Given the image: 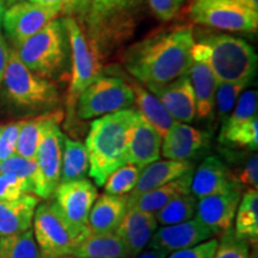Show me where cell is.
<instances>
[{"label": "cell", "mask_w": 258, "mask_h": 258, "mask_svg": "<svg viewBox=\"0 0 258 258\" xmlns=\"http://www.w3.org/2000/svg\"><path fill=\"white\" fill-rule=\"evenodd\" d=\"M194 35L189 27H173L151 35L127 51L124 66L151 91L189 74Z\"/></svg>", "instance_id": "obj_1"}, {"label": "cell", "mask_w": 258, "mask_h": 258, "mask_svg": "<svg viewBox=\"0 0 258 258\" xmlns=\"http://www.w3.org/2000/svg\"><path fill=\"white\" fill-rule=\"evenodd\" d=\"M139 111L124 109L96 118L85 141L89 156V177L96 186L128 163V147Z\"/></svg>", "instance_id": "obj_2"}, {"label": "cell", "mask_w": 258, "mask_h": 258, "mask_svg": "<svg viewBox=\"0 0 258 258\" xmlns=\"http://www.w3.org/2000/svg\"><path fill=\"white\" fill-rule=\"evenodd\" d=\"M192 61L209 66L218 83H251L257 71V55L247 42L230 35H212L194 43Z\"/></svg>", "instance_id": "obj_3"}, {"label": "cell", "mask_w": 258, "mask_h": 258, "mask_svg": "<svg viewBox=\"0 0 258 258\" xmlns=\"http://www.w3.org/2000/svg\"><path fill=\"white\" fill-rule=\"evenodd\" d=\"M32 225L42 258L72 256L74 247L90 233L89 227H80L67 220L54 200L38 203Z\"/></svg>", "instance_id": "obj_4"}, {"label": "cell", "mask_w": 258, "mask_h": 258, "mask_svg": "<svg viewBox=\"0 0 258 258\" xmlns=\"http://www.w3.org/2000/svg\"><path fill=\"white\" fill-rule=\"evenodd\" d=\"M3 82L8 98L19 108L40 110L59 102L56 86L31 72L19 59L16 49L9 50Z\"/></svg>", "instance_id": "obj_5"}, {"label": "cell", "mask_w": 258, "mask_h": 258, "mask_svg": "<svg viewBox=\"0 0 258 258\" xmlns=\"http://www.w3.org/2000/svg\"><path fill=\"white\" fill-rule=\"evenodd\" d=\"M64 30L72 48V79L67 92L69 116L76 111L77 102L84 90L101 77V53L95 44L85 36L78 22L72 17L62 21Z\"/></svg>", "instance_id": "obj_6"}, {"label": "cell", "mask_w": 258, "mask_h": 258, "mask_svg": "<svg viewBox=\"0 0 258 258\" xmlns=\"http://www.w3.org/2000/svg\"><path fill=\"white\" fill-rule=\"evenodd\" d=\"M63 30L61 21L50 22L16 49L19 59L31 72L51 78L61 70L66 57Z\"/></svg>", "instance_id": "obj_7"}, {"label": "cell", "mask_w": 258, "mask_h": 258, "mask_svg": "<svg viewBox=\"0 0 258 258\" xmlns=\"http://www.w3.org/2000/svg\"><path fill=\"white\" fill-rule=\"evenodd\" d=\"M63 112H50L42 127L36 151V160L40 175V191L37 198L49 200L60 183L61 160H62L64 135L60 129Z\"/></svg>", "instance_id": "obj_8"}, {"label": "cell", "mask_w": 258, "mask_h": 258, "mask_svg": "<svg viewBox=\"0 0 258 258\" xmlns=\"http://www.w3.org/2000/svg\"><path fill=\"white\" fill-rule=\"evenodd\" d=\"M133 103V91L124 80L101 76L84 90L77 102L76 110L79 118L91 120L129 109Z\"/></svg>", "instance_id": "obj_9"}, {"label": "cell", "mask_w": 258, "mask_h": 258, "mask_svg": "<svg viewBox=\"0 0 258 258\" xmlns=\"http://www.w3.org/2000/svg\"><path fill=\"white\" fill-rule=\"evenodd\" d=\"M189 15L194 23L221 30L253 32L258 27V14L233 0H192Z\"/></svg>", "instance_id": "obj_10"}, {"label": "cell", "mask_w": 258, "mask_h": 258, "mask_svg": "<svg viewBox=\"0 0 258 258\" xmlns=\"http://www.w3.org/2000/svg\"><path fill=\"white\" fill-rule=\"evenodd\" d=\"M60 10L53 6H44L31 2H17L3 15V25L6 35L18 48L34 36L50 22L59 17Z\"/></svg>", "instance_id": "obj_11"}, {"label": "cell", "mask_w": 258, "mask_h": 258, "mask_svg": "<svg viewBox=\"0 0 258 258\" xmlns=\"http://www.w3.org/2000/svg\"><path fill=\"white\" fill-rule=\"evenodd\" d=\"M54 202L70 222L80 227H89L90 212L98 198L96 185L91 180L60 183L54 191Z\"/></svg>", "instance_id": "obj_12"}, {"label": "cell", "mask_w": 258, "mask_h": 258, "mask_svg": "<svg viewBox=\"0 0 258 258\" xmlns=\"http://www.w3.org/2000/svg\"><path fill=\"white\" fill-rule=\"evenodd\" d=\"M211 238H213V233L207 226L198 219H190L179 224L157 228L147 247L171 253L192 247Z\"/></svg>", "instance_id": "obj_13"}, {"label": "cell", "mask_w": 258, "mask_h": 258, "mask_svg": "<svg viewBox=\"0 0 258 258\" xmlns=\"http://www.w3.org/2000/svg\"><path fill=\"white\" fill-rule=\"evenodd\" d=\"M240 198V189H233L200 199L196 206V219L207 226L213 235H222L232 228Z\"/></svg>", "instance_id": "obj_14"}, {"label": "cell", "mask_w": 258, "mask_h": 258, "mask_svg": "<svg viewBox=\"0 0 258 258\" xmlns=\"http://www.w3.org/2000/svg\"><path fill=\"white\" fill-rule=\"evenodd\" d=\"M240 189L234 175L217 157H208L194 172L190 192L196 200Z\"/></svg>", "instance_id": "obj_15"}, {"label": "cell", "mask_w": 258, "mask_h": 258, "mask_svg": "<svg viewBox=\"0 0 258 258\" xmlns=\"http://www.w3.org/2000/svg\"><path fill=\"white\" fill-rule=\"evenodd\" d=\"M151 92L159 99L177 122L189 123L195 120V95L188 74Z\"/></svg>", "instance_id": "obj_16"}, {"label": "cell", "mask_w": 258, "mask_h": 258, "mask_svg": "<svg viewBox=\"0 0 258 258\" xmlns=\"http://www.w3.org/2000/svg\"><path fill=\"white\" fill-rule=\"evenodd\" d=\"M161 141L163 138L157 129L139 112L128 147V163L144 169L148 164L159 160Z\"/></svg>", "instance_id": "obj_17"}, {"label": "cell", "mask_w": 258, "mask_h": 258, "mask_svg": "<svg viewBox=\"0 0 258 258\" xmlns=\"http://www.w3.org/2000/svg\"><path fill=\"white\" fill-rule=\"evenodd\" d=\"M206 145L202 132L191 125L177 122L161 141L160 152L170 160H189Z\"/></svg>", "instance_id": "obj_18"}, {"label": "cell", "mask_w": 258, "mask_h": 258, "mask_svg": "<svg viewBox=\"0 0 258 258\" xmlns=\"http://www.w3.org/2000/svg\"><path fill=\"white\" fill-rule=\"evenodd\" d=\"M190 170H194L189 160H156L141 170L133 191L128 194V202L143 194L159 188L171 180L178 178Z\"/></svg>", "instance_id": "obj_19"}, {"label": "cell", "mask_w": 258, "mask_h": 258, "mask_svg": "<svg viewBox=\"0 0 258 258\" xmlns=\"http://www.w3.org/2000/svg\"><path fill=\"white\" fill-rule=\"evenodd\" d=\"M40 198L25 194L11 201H0V237L23 233L31 230L35 209Z\"/></svg>", "instance_id": "obj_20"}, {"label": "cell", "mask_w": 258, "mask_h": 258, "mask_svg": "<svg viewBox=\"0 0 258 258\" xmlns=\"http://www.w3.org/2000/svg\"><path fill=\"white\" fill-rule=\"evenodd\" d=\"M127 195L103 194L96 199L88 226L91 233H115L128 212Z\"/></svg>", "instance_id": "obj_21"}, {"label": "cell", "mask_w": 258, "mask_h": 258, "mask_svg": "<svg viewBox=\"0 0 258 258\" xmlns=\"http://www.w3.org/2000/svg\"><path fill=\"white\" fill-rule=\"evenodd\" d=\"M192 175L194 170H190L183 176L178 177V178L138 196L137 199L128 202V208L139 209V211L148 213L158 212L170 201H172L173 199L190 194Z\"/></svg>", "instance_id": "obj_22"}, {"label": "cell", "mask_w": 258, "mask_h": 258, "mask_svg": "<svg viewBox=\"0 0 258 258\" xmlns=\"http://www.w3.org/2000/svg\"><path fill=\"white\" fill-rule=\"evenodd\" d=\"M188 76L195 95L196 116L209 117L214 110L215 90L218 86L214 74L206 62L192 61Z\"/></svg>", "instance_id": "obj_23"}, {"label": "cell", "mask_w": 258, "mask_h": 258, "mask_svg": "<svg viewBox=\"0 0 258 258\" xmlns=\"http://www.w3.org/2000/svg\"><path fill=\"white\" fill-rule=\"evenodd\" d=\"M128 85L133 91L134 103L138 105V111L140 112V115L157 129L161 138L165 137V134L177 123V121L169 114L165 106L161 104V102L153 93L148 92L134 80H129Z\"/></svg>", "instance_id": "obj_24"}, {"label": "cell", "mask_w": 258, "mask_h": 258, "mask_svg": "<svg viewBox=\"0 0 258 258\" xmlns=\"http://www.w3.org/2000/svg\"><path fill=\"white\" fill-rule=\"evenodd\" d=\"M77 258H128L123 240L116 233H90L74 247Z\"/></svg>", "instance_id": "obj_25"}, {"label": "cell", "mask_w": 258, "mask_h": 258, "mask_svg": "<svg viewBox=\"0 0 258 258\" xmlns=\"http://www.w3.org/2000/svg\"><path fill=\"white\" fill-rule=\"evenodd\" d=\"M89 156L85 145L64 137L60 183L86 179L89 176Z\"/></svg>", "instance_id": "obj_26"}, {"label": "cell", "mask_w": 258, "mask_h": 258, "mask_svg": "<svg viewBox=\"0 0 258 258\" xmlns=\"http://www.w3.org/2000/svg\"><path fill=\"white\" fill-rule=\"evenodd\" d=\"M234 234L250 243H257L258 238V191L247 189L240 198L235 213Z\"/></svg>", "instance_id": "obj_27"}, {"label": "cell", "mask_w": 258, "mask_h": 258, "mask_svg": "<svg viewBox=\"0 0 258 258\" xmlns=\"http://www.w3.org/2000/svg\"><path fill=\"white\" fill-rule=\"evenodd\" d=\"M0 173H8L17 177L27 185L29 194H35V196L38 195L40 175L35 159H28L19 157L18 154H14L0 163Z\"/></svg>", "instance_id": "obj_28"}, {"label": "cell", "mask_w": 258, "mask_h": 258, "mask_svg": "<svg viewBox=\"0 0 258 258\" xmlns=\"http://www.w3.org/2000/svg\"><path fill=\"white\" fill-rule=\"evenodd\" d=\"M198 200L191 192L173 199L163 208L154 213L159 225L169 226L188 221L195 217Z\"/></svg>", "instance_id": "obj_29"}, {"label": "cell", "mask_w": 258, "mask_h": 258, "mask_svg": "<svg viewBox=\"0 0 258 258\" xmlns=\"http://www.w3.org/2000/svg\"><path fill=\"white\" fill-rule=\"evenodd\" d=\"M0 258H42L32 230L0 237Z\"/></svg>", "instance_id": "obj_30"}, {"label": "cell", "mask_w": 258, "mask_h": 258, "mask_svg": "<svg viewBox=\"0 0 258 258\" xmlns=\"http://www.w3.org/2000/svg\"><path fill=\"white\" fill-rule=\"evenodd\" d=\"M49 114L50 112H47V114L36 116V117L23 120L18 134L16 154H18L19 157L28 158V159H35L42 127H43Z\"/></svg>", "instance_id": "obj_31"}, {"label": "cell", "mask_w": 258, "mask_h": 258, "mask_svg": "<svg viewBox=\"0 0 258 258\" xmlns=\"http://www.w3.org/2000/svg\"><path fill=\"white\" fill-rule=\"evenodd\" d=\"M257 109L258 102L256 90H249V91L243 92L235 103L230 116L224 121L220 133H225V132L240 127V125L253 120L254 117H258Z\"/></svg>", "instance_id": "obj_32"}, {"label": "cell", "mask_w": 258, "mask_h": 258, "mask_svg": "<svg viewBox=\"0 0 258 258\" xmlns=\"http://www.w3.org/2000/svg\"><path fill=\"white\" fill-rule=\"evenodd\" d=\"M141 167L127 163L125 165L116 169L104 183V194L108 195H128L137 185Z\"/></svg>", "instance_id": "obj_33"}, {"label": "cell", "mask_w": 258, "mask_h": 258, "mask_svg": "<svg viewBox=\"0 0 258 258\" xmlns=\"http://www.w3.org/2000/svg\"><path fill=\"white\" fill-rule=\"evenodd\" d=\"M250 83H218L214 108L220 120L225 121L233 110L235 103Z\"/></svg>", "instance_id": "obj_34"}, {"label": "cell", "mask_w": 258, "mask_h": 258, "mask_svg": "<svg viewBox=\"0 0 258 258\" xmlns=\"http://www.w3.org/2000/svg\"><path fill=\"white\" fill-rule=\"evenodd\" d=\"M219 140L224 145L246 147L256 151L258 147V117H254L253 120L240 125V127L220 133Z\"/></svg>", "instance_id": "obj_35"}, {"label": "cell", "mask_w": 258, "mask_h": 258, "mask_svg": "<svg viewBox=\"0 0 258 258\" xmlns=\"http://www.w3.org/2000/svg\"><path fill=\"white\" fill-rule=\"evenodd\" d=\"M250 243L234 234L233 228L222 234L213 258H249Z\"/></svg>", "instance_id": "obj_36"}, {"label": "cell", "mask_w": 258, "mask_h": 258, "mask_svg": "<svg viewBox=\"0 0 258 258\" xmlns=\"http://www.w3.org/2000/svg\"><path fill=\"white\" fill-rule=\"evenodd\" d=\"M157 228L158 222L157 220H154L150 222V224L145 225L144 227L139 228L138 231L133 232V233L122 238L125 249H127L128 258H134L139 253L143 252L145 247H147V245L150 243L151 238H152V235Z\"/></svg>", "instance_id": "obj_37"}, {"label": "cell", "mask_w": 258, "mask_h": 258, "mask_svg": "<svg viewBox=\"0 0 258 258\" xmlns=\"http://www.w3.org/2000/svg\"><path fill=\"white\" fill-rule=\"evenodd\" d=\"M156 220V215L154 213H148L144 211H139V209L131 208L128 209L127 214L124 215L123 220L121 221L120 226L117 227V230L115 231V233L118 237L123 238L125 235L133 233V232L138 231L139 228L144 227L145 225L150 224Z\"/></svg>", "instance_id": "obj_38"}, {"label": "cell", "mask_w": 258, "mask_h": 258, "mask_svg": "<svg viewBox=\"0 0 258 258\" xmlns=\"http://www.w3.org/2000/svg\"><path fill=\"white\" fill-rule=\"evenodd\" d=\"M44 6H53L60 10V14L74 18V16H88L92 0H28Z\"/></svg>", "instance_id": "obj_39"}, {"label": "cell", "mask_w": 258, "mask_h": 258, "mask_svg": "<svg viewBox=\"0 0 258 258\" xmlns=\"http://www.w3.org/2000/svg\"><path fill=\"white\" fill-rule=\"evenodd\" d=\"M22 123H23V120L16 121L8 125H4V128H3L2 134H0V163L16 154L18 134L21 131Z\"/></svg>", "instance_id": "obj_40"}, {"label": "cell", "mask_w": 258, "mask_h": 258, "mask_svg": "<svg viewBox=\"0 0 258 258\" xmlns=\"http://www.w3.org/2000/svg\"><path fill=\"white\" fill-rule=\"evenodd\" d=\"M29 194L27 185L17 177L0 173V201H11Z\"/></svg>", "instance_id": "obj_41"}, {"label": "cell", "mask_w": 258, "mask_h": 258, "mask_svg": "<svg viewBox=\"0 0 258 258\" xmlns=\"http://www.w3.org/2000/svg\"><path fill=\"white\" fill-rule=\"evenodd\" d=\"M219 244L218 239H208L201 244L188 249H182L171 252L166 258H213Z\"/></svg>", "instance_id": "obj_42"}, {"label": "cell", "mask_w": 258, "mask_h": 258, "mask_svg": "<svg viewBox=\"0 0 258 258\" xmlns=\"http://www.w3.org/2000/svg\"><path fill=\"white\" fill-rule=\"evenodd\" d=\"M184 0H148L154 15L161 21H169L178 14Z\"/></svg>", "instance_id": "obj_43"}, {"label": "cell", "mask_w": 258, "mask_h": 258, "mask_svg": "<svg viewBox=\"0 0 258 258\" xmlns=\"http://www.w3.org/2000/svg\"><path fill=\"white\" fill-rule=\"evenodd\" d=\"M235 180L238 184L246 186L247 189H257L258 186V157L253 154L252 157L247 160L245 166L241 169L239 175L235 176Z\"/></svg>", "instance_id": "obj_44"}, {"label": "cell", "mask_w": 258, "mask_h": 258, "mask_svg": "<svg viewBox=\"0 0 258 258\" xmlns=\"http://www.w3.org/2000/svg\"><path fill=\"white\" fill-rule=\"evenodd\" d=\"M9 57V49L6 47L5 40L3 37L2 31H0V88H2L3 79H4V73L6 69V63H8Z\"/></svg>", "instance_id": "obj_45"}, {"label": "cell", "mask_w": 258, "mask_h": 258, "mask_svg": "<svg viewBox=\"0 0 258 258\" xmlns=\"http://www.w3.org/2000/svg\"><path fill=\"white\" fill-rule=\"evenodd\" d=\"M167 254L165 251L161 250H154V249H150L147 251H144V252L139 253L137 257L134 258H166Z\"/></svg>", "instance_id": "obj_46"}, {"label": "cell", "mask_w": 258, "mask_h": 258, "mask_svg": "<svg viewBox=\"0 0 258 258\" xmlns=\"http://www.w3.org/2000/svg\"><path fill=\"white\" fill-rule=\"evenodd\" d=\"M233 2L244 6L245 9L250 10V11L258 14V0H233Z\"/></svg>", "instance_id": "obj_47"}, {"label": "cell", "mask_w": 258, "mask_h": 258, "mask_svg": "<svg viewBox=\"0 0 258 258\" xmlns=\"http://www.w3.org/2000/svg\"><path fill=\"white\" fill-rule=\"evenodd\" d=\"M249 258H258V251H257V244H254V247L252 251H250Z\"/></svg>", "instance_id": "obj_48"}, {"label": "cell", "mask_w": 258, "mask_h": 258, "mask_svg": "<svg viewBox=\"0 0 258 258\" xmlns=\"http://www.w3.org/2000/svg\"><path fill=\"white\" fill-rule=\"evenodd\" d=\"M3 15H4V8H3V3H2V0H0V27H2Z\"/></svg>", "instance_id": "obj_49"}, {"label": "cell", "mask_w": 258, "mask_h": 258, "mask_svg": "<svg viewBox=\"0 0 258 258\" xmlns=\"http://www.w3.org/2000/svg\"><path fill=\"white\" fill-rule=\"evenodd\" d=\"M6 3H9V4H14V3H17L19 0H5Z\"/></svg>", "instance_id": "obj_50"}, {"label": "cell", "mask_w": 258, "mask_h": 258, "mask_svg": "<svg viewBox=\"0 0 258 258\" xmlns=\"http://www.w3.org/2000/svg\"><path fill=\"white\" fill-rule=\"evenodd\" d=\"M59 258H77V257H73V256H63V257H59Z\"/></svg>", "instance_id": "obj_51"}, {"label": "cell", "mask_w": 258, "mask_h": 258, "mask_svg": "<svg viewBox=\"0 0 258 258\" xmlns=\"http://www.w3.org/2000/svg\"><path fill=\"white\" fill-rule=\"evenodd\" d=\"M3 128H4V125H0V134H2V132H3Z\"/></svg>", "instance_id": "obj_52"}]
</instances>
